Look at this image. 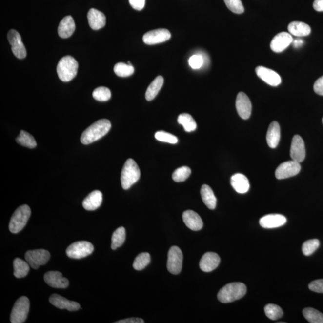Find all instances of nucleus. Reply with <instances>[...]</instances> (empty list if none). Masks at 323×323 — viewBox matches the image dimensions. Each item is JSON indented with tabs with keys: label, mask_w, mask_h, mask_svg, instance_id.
<instances>
[{
	"label": "nucleus",
	"mask_w": 323,
	"mask_h": 323,
	"mask_svg": "<svg viewBox=\"0 0 323 323\" xmlns=\"http://www.w3.org/2000/svg\"><path fill=\"white\" fill-rule=\"evenodd\" d=\"M111 127L112 124L107 119H100L95 121L82 133L81 142L84 145H87L97 141L109 132Z\"/></svg>",
	"instance_id": "1"
},
{
	"label": "nucleus",
	"mask_w": 323,
	"mask_h": 323,
	"mask_svg": "<svg viewBox=\"0 0 323 323\" xmlns=\"http://www.w3.org/2000/svg\"><path fill=\"white\" fill-rule=\"evenodd\" d=\"M247 287L242 283H231L220 290L218 298L222 303H227L239 300L245 296Z\"/></svg>",
	"instance_id": "2"
},
{
	"label": "nucleus",
	"mask_w": 323,
	"mask_h": 323,
	"mask_svg": "<svg viewBox=\"0 0 323 323\" xmlns=\"http://www.w3.org/2000/svg\"><path fill=\"white\" fill-rule=\"evenodd\" d=\"M141 173L137 163L132 159H128L124 164L121 173V186L128 190L139 181Z\"/></svg>",
	"instance_id": "3"
},
{
	"label": "nucleus",
	"mask_w": 323,
	"mask_h": 323,
	"mask_svg": "<svg viewBox=\"0 0 323 323\" xmlns=\"http://www.w3.org/2000/svg\"><path fill=\"white\" fill-rule=\"evenodd\" d=\"M78 62L72 57L66 56L60 60L57 65V73L61 81L68 82L72 81L78 73Z\"/></svg>",
	"instance_id": "4"
},
{
	"label": "nucleus",
	"mask_w": 323,
	"mask_h": 323,
	"mask_svg": "<svg viewBox=\"0 0 323 323\" xmlns=\"http://www.w3.org/2000/svg\"><path fill=\"white\" fill-rule=\"evenodd\" d=\"M31 211L27 205L18 207L13 213L9 223V230L12 234H18L26 226L30 219Z\"/></svg>",
	"instance_id": "5"
},
{
	"label": "nucleus",
	"mask_w": 323,
	"mask_h": 323,
	"mask_svg": "<svg viewBox=\"0 0 323 323\" xmlns=\"http://www.w3.org/2000/svg\"><path fill=\"white\" fill-rule=\"evenodd\" d=\"M30 303L27 297L22 296L16 302L10 315L12 323H22L27 319Z\"/></svg>",
	"instance_id": "6"
},
{
	"label": "nucleus",
	"mask_w": 323,
	"mask_h": 323,
	"mask_svg": "<svg viewBox=\"0 0 323 323\" xmlns=\"http://www.w3.org/2000/svg\"><path fill=\"white\" fill-rule=\"evenodd\" d=\"M94 250V245L86 241L74 242L66 250V254L69 258L80 259L91 255Z\"/></svg>",
	"instance_id": "7"
},
{
	"label": "nucleus",
	"mask_w": 323,
	"mask_h": 323,
	"mask_svg": "<svg viewBox=\"0 0 323 323\" xmlns=\"http://www.w3.org/2000/svg\"><path fill=\"white\" fill-rule=\"evenodd\" d=\"M25 258L32 268L38 269L40 266L47 263L50 258V254L44 249H38L28 251Z\"/></svg>",
	"instance_id": "8"
},
{
	"label": "nucleus",
	"mask_w": 323,
	"mask_h": 323,
	"mask_svg": "<svg viewBox=\"0 0 323 323\" xmlns=\"http://www.w3.org/2000/svg\"><path fill=\"white\" fill-rule=\"evenodd\" d=\"M183 256L181 248L173 246L169 249L168 254L167 269L172 274L181 273L182 266Z\"/></svg>",
	"instance_id": "9"
},
{
	"label": "nucleus",
	"mask_w": 323,
	"mask_h": 323,
	"mask_svg": "<svg viewBox=\"0 0 323 323\" xmlns=\"http://www.w3.org/2000/svg\"><path fill=\"white\" fill-rule=\"evenodd\" d=\"M300 163L295 161H286L279 166L275 171V177L279 180L290 178L301 171Z\"/></svg>",
	"instance_id": "10"
},
{
	"label": "nucleus",
	"mask_w": 323,
	"mask_h": 323,
	"mask_svg": "<svg viewBox=\"0 0 323 323\" xmlns=\"http://www.w3.org/2000/svg\"><path fill=\"white\" fill-rule=\"evenodd\" d=\"M7 38L15 56L18 59H24L26 56V50L20 33L15 30H10L7 34Z\"/></svg>",
	"instance_id": "11"
},
{
	"label": "nucleus",
	"mask_w": 323,
	"mask_h": 323,
	"mask_svg": "<svg viewBox=\"0 0 323 323\" xmlns=\"http://www.w3.org/2000/svg\"><path fill=\"white\" fill-rule=\"evenodd\" d=\"M171 34L166 29H157L150 31L143 36L144 43L148 45H154L163 43L170 39Z\"/></svg>",
	"instance_id": "12"
},
{
	"label": "nucleus",
	"mask_w": 323,
	"mask_h": 323,
	"mask_svg": "<svg viewBox=\"0 0 323 323\" xmlns=\"http://www.w3.org/2000/svg\"><path fill=\"white\" fill-rule=\"evenodd\" d=\"M306 156L305 146L301 136L296 135L292 139L290 148V157L292 160L303 162Z\"/></svg>",
	"instance_id": "13"
},
{
	"label": "nucleus",
	"mask_w": 323,
	"mask_h": 323,
	"mask_svg": "<svg viewBox=\"0 0 323 323\" xmlns=\"http://www.w3.org/2000/svg\"><path fill=\"white\" fill-rule=\"evenodd\" d=\"M256 73L259 78L272 86H279L282 83L279 74L271 69L259 66L256 68Z\"/></svg>",
	"instance_id": "14"
},
{
	"label": "nucleus",
	"mask_w": 323,
	"mask_h": 323,
	"mask_svg": "<svg viewBox=\"0 0 323 323\" xmlns=\"http://www.w3.org/2000/svg\"><path fill=\"white\" fill-rule=\"evenodd\" d=\"M293 43V38L290 33L282 32L278 34L272 39L271 43V49L272 51L277 53L282 52L287 48Z\"/></svg>",
	"instance_id": "15"
},
{
	"label": "nucleus",
	"mask_w": 323,
	"mask_h": 323,
	"mask_svg": "<svg viewBox=\"0 0 323 323\" xmlns=\"http://www.w3.org/2000/svg\"><path fill=\"white\" fill-rule=\"evenodd\" d=\"M236 108L238 115L243 119L250 117L252 105L247 95L243 92H240L236 99Z\"/></svg>",
	"instance_id": "16"
},
{
	"label": "nucleus",
	"mask_w": 323,
	"mask_h": 323,
	"mask_svg": "<svg viewBox=\"0 0 323 323\" xmlns=\"http://www.w3.org/2000/svg\"><path fill=\"white\" fill-rule=\"evenodd\" d=\"M44 282L47 285L53 288H66L68 287L69 281L62 277L61 272L58 271H49L45 274Z\"/></svg>",
	"instance_id": "17"
},
{
	"label": "nucleus",
	"mask_w": 323,
	"mask_h": 323,
	"mask_svg": "<svg viewBox=\"0 0 323 323\" xmlns=\"http://www.w3.org/2000/svg\"><path fill=\"white\" fill-rule=\"evenodd\" d=\"M49 302L53 305L61 309H65L68 311H75L81 309L80 304L75 301H69L57 294L50 296Z\"/></svg>",
	"instance_id": "18"
},
{
	"label": "nucleus",
	"mask_w": 323,
	"mask_h": 323,
	"mask_svg": "<svg viewBox=\"0 0 323 323\" xmlns=\"http://www.w3.org/2000/svg\"><path fill=\"white\" fill-rule=\"evenodd\" d=\"M221 262V258L218 254L208 252L204 254L200 262V267L202 271L210 272L218 267Z\"/></svg>",
	"instance_id": "19"
},
{
	"label": "nucleus",
	"mask_w": 323,
	"mask_h": 323,
	"mask_svg": "<svg viewBox=\"0 0 323 323\" xmlns=\"http://www.w3.org/2000/svg\"><path fill=\"white\" fill-rule=\"evenodd\" d=\"M287 219L282 214H268L262 218L259 221L261 226L265 229L277 228L284 225Z\"/></svg>",
	"instance_id": "20"
},
{
	"label": "nucleus",
	"mask_w": 323,
	"mask_h": 323,
	"mask_svg": "<svg viewBox=\"0 0 323 323\" xmlns=\"http://www.w3.org/2000/svg\"><path fill=\"white\" fill-rule=\"evenodd\" d=\"M182 220L188 228L195 231L202 229L203 222L199 214L192 210H187L182 214Z\"/></svg>",
	"instance_id": "21"
},
{
	"label": "nucleus",
	"mask_w": 323,
	"mask_h": 323,
	"mask_svg": "<svg viewBox=\"0 0 323 323\" xmlns=\"http://www.w3.org/2000/svg\"><path fill=\"white\" fill-rule=\"evenodd\" d=\"M87 19L90 26L94 30H99L104 27L106 23V18L104 13L95 9L89 10L87 13Z\"/></svg>",
	"instance_id": "22"
},
{
	"label": "nucleus",
	"mask_w": 323,
	"mask_h": 323,
	"mask_svg": "<svg viewBox=\"0 0 323 323\" xmlns=\"http://www.w3.org/2000/svg\"><path fill=\"white\" fill-rule=\"evenodd\" d=\"M76 29L75 20L71 16H67L61 21L58 33L60 38L67 39L73 35Z\"/></svg>",
	"instance_id": "23"
},
{
	"label": "nucleus",
	"mask_w": 323,
	"mask_h": 323,
	"mask_svg": "<svg viewBox=\"0 0 323 323\" xmlns=\"http://www.w3.org/2000/svg\"><path fill=\"white\" fill-rule=\"evenodd\" d=\"M102 193L99 190H94L83 201V206L86 210L94 211L99 208L102 202Z\"/></svg>",
	"instance_id": "24"
},
{
	"label": "nucleus",
	"mask_w": 323,
	"mask_h": 323,
	"mask_svg": "<svg viewBox=\"0 0 323 323\" xmlns=\"http://www.w3.org/2000/svg\"><path fill=\"white\" fill-rule=\"evenodd\" d=\"M230 184L238 193H247L250 189V182L248 179L244 175L242 174H235L230 179Z\"/></svg>",
	"instance_id": "25"
},
{
	"label": "nucleus",
	"mask_w": 323,
	"mask_h": 323,
	"mask_svg": "<svg viewBox=\"0 0 323 323\" xmlns=\"http://www.w3.org/2000/svg\"><path fill=\"white\" fill-rule=\"evenodd\" d=\"M281 136L280 126L277 121L270 124L266 134V141L269 147L274 149L279 144Z\"/></svg>",
	"instance_id": "26"
},
{
	"label": "nucleus",
	"mask_w": 323,
	"mask_h": 323,
	"mask_svg": "<svg viewBox=\"0 0 323 323\" xmlns=\"http://www.w3.org/2000/svg\"><path fill=\"white\" fill-rule=\"evenodd\" d=\"M288 30L291 35L299 38L308 36L311 32L310 26L305 23L298 21L291 22L288 26Z\"/></svg>",
	"instance_id": "27"
},
{
	"label": "nucleus",
	"mask_w": 323,
	"mask_h": 323,
	"mask_svg": "<svg viewBox=\"0 0 323 323\" xmlns=\"http://www.w3.org/2000/svg\"><path fill=\"white\" fill-rule=\"evenodd\" d=\"M201 198L203 203L210 210H214L217 204V199L213 190L208 185H203L201 189Z\"/></svg>",
	"instance_id": "28"
},
{
	"label": "nucleus",
	"mask_w": 323,
	"mask_h": 323,
	"mask_svg": "<svg viewBox=\"0 0 323 323\" xmlns=\"http://www.w3.org/2000/svg\"><path fill=\"white\" fill-rule=\"evenodd\" d=\"M163 78L162 76H159L156 78L152 83H151L147 89L145 93V99L147 101H152L155 99L160 91L163 84Z\"/></svg>",
	"instance_id": "29"
},
{
	"label": "nucleus",
	"mask_w": 323,
	"mask_h": 323,
	"mask_svg": "<svg viewBox=\"0 0 323 323\" xmlns=\"http://www.w3.org/2000/svg\"><path fill=\"white\" fill-rule=\"evenodd\" d=\"M30 266L27 262L20 258H16L13 261V268H14L13 274L18 279L25 277L30 271Z\"/></svg>",
	"instance_id": "30"
},
{
	"label": "nucleus",
	"mask_w": 323,
	"mask_h": 323,
	"mask_svg": "<svg viewBox=\"0 0 323 323\" xmlns=\"http://www.w3.org/2000/svg\"><path fill=\"white\" fill-rule=\"evenodd\" d=\"M177 121L182 124L184 130L187 132H193L197 129V123L192 116L188 113H182L179 116Z\"/></svg>",
	"instance_id": "31"
},
{
	"label": "nucleus",
	"mask_w": 323,
	"mask_h": 323,
	"mask_svg": "<svg viewBox=\"0 0 323 323\" xmlns=\"http://www.w3.org/2000/svg\"><path fill=\"white\" fill-rule=\"evenodd\" d=\"M16 141L18 144L30 149H34L37 146L35 139L30 134L25 131H20L19 136L17 137Z\"/></svg>",
	"instance_id": "32"
},
{
	"label": "nucleus",
	"mask_w": 323,
	"mask_h": 323,
	"mask_svg": "<svg viewBox=\"0 0 323 323\" xmlns=\"http://www.w3.org/2000/svg\"><path fill=\"white\" fill-rule=\"evenodd\" d=\"M126 239V230L123 227H119L114 232L112 238V248L116 250L123 244Z\"/></svg>",
	"instance_id": "33"
},
{
	"label": "nucleus",
	"mask_w": 323,
	"mask_h": 323,
	"mask_svg": "<svg viewBox=\"0 0 323 323\" xmlns=\"http://www.w3.org/2000/svg\"><path fill=\"white\" fill-rule=\"evenodd\" d=\"M306 320L311 323H323V314L314 308H307L303 310Z\"/></svg>",
	"instance_id": "34"
},
{
	"label": "nucleus",
	"mask_w": 323,
	"mask_h": 323,
	"mask_svg": "<svg viewBox=\"0 0 323 323\" xmlns=\"http://www.w3.org/2000/svg\"><path fill=\"white\" fill-rule=\"evenodd\" d=\"M114 71L118 76L121 77V78H126L134 73V68L132 65L119 62L115 65L114 67Z\"/></svg>",
	"instance_id": "35"
},
{
	"label": "nucleus",
	"mask_w": 323,
	"mask_h": 323,
	"mask_svg": "<svg viewBox=\"0 0 323 323\" xmlns=\"http://www.w3.org/2000/svg\"><path fill=\"white\" fill-rule=\"evenodd\" d=\"M266 316L272 320H277L283 316L282 309L279 306L274 304H268L264 307Z\"/></svg>",
	"instance_id": "36"
},
{
	"label": "nucleus",
	"mask_w": 323,
	"mask_h": 323,
	"mask_svg": "<svg viewBox=\"0 0 323 323\" xmlns=\"http://www.w3.org/2000/svg\"><path fill=\"white\" fill-rule=\"evenodd\" d=\"M151 258L149 253H141L135 259L133 267L137 271L144 269L150 263Z\"/></svg>",
	"instance_id": "37"
},
{
	"label": "nucleus",
	"mask_w": 323,
	"mask_h": 323,
	"mask_svg": "<svg viewBox=\"0 0 323 323\" xmlns=\"http://www.w3.org/2000/svg\"><path fill=\"white\" fill-rule=\"evenodd\" d=\"M92 96L99 101L104 102L110 99L112 94L107 87H99L94 90Z\"/></svg>",
	"instance_id": "38"
},
{
	"label": "nucleus",
	"mask_w": 323,
	"mask_h": 323,
	"mask_svg": "<svg viewBox=\"0 0 323 323\" xmlns=\"http://www.w3.org/2000/svg\"><path fill=\"white\" fill-rule=\"evenodd\" d=\"M191 174V169L188 166H182L177 169L173 174V179L176 182H182L190 176Z\"/></svg>",
	"instance_id": "39"
},
{
	"label": "nucleus",
	"mask_w": 323,
	"mask_h": 323,
	"mask_svg": "<svg viewBox=\"0 0 323 323\" xmlns=\"http://www.w3.org/2000/svg\"><path fill=\"white\" fill-rule=\"evenodd\" d=\"M320 246L319 240L313 239L306 241L303 245V252L304 255L308 256L312 255Z\"/></svg>",
	"instance_id": "40"
},
{
	"label": "nucleus",
	"mask_w": 323,
	"mask_h": 323,
	"mask_svg": "<svg viewBox=\"0 0 323 323\" xmlns=\"http://www.w3.org/2000/svg\"><path fill=\"white\" fill-rule=\"evenodd\" d=\"M155 139L158 141L170 143V144H177L178 142V139L174 135L169 134L165 131H158L156 132Z\"/></svg>",
	"instance_id": "41"
},
{
	"label": "nucleus",
	"mask_w": 323,
	"mask_h": 323,
	"mask_svg": "<svg viewBox=\"0 0 323 323\" xmlns=\"http://www.w3.org/2000/svg\"><path fill=\"white\" fill-rule=\"evenodd\" d=\"M225 4L233 13L242 14L244 12V7L241 0H224Z\"/></svg>",
	"instance_id": "42"
},
{
	"label": "nucleus",
	"mask_w": 323,
	"mask_h": 323,
	"mask_svg": "<svg viewBox=\"0 0 323 323\" xmlns=\"http://www.w3.org/2000/svg\"><path fill=\"white\" fill-rule=\"evenodd\" d=\"M189 63L192 68L197 70L202 67L204 63V58L202 55L196 54L189 58Z\"/></svg>",
	"instance_id": "43"
},
{
	"label": "nucleus",
	"mask_w": 323,
	"mask_h": 323,
	"mask_svg": "<svg viewBox=\"0 0 323 323\" xmlns=\"http://www.w3.org/2000/svg\"><path fill=\"white\" fill-rule=\"evenodd\" d=\"M309 288L312 292L323 293V279L315 280L309 284Z\"/></svg>",
	"instance_id": "44"
},
{
	"label": "nucleus",
	"mask_w": 323,
	"mask_h": 323,
	"mask_svg": "<svg viewBox=\"0 0 323 323\" xmlns=\"http://www.w3.org/2000/svg\"><path fill=\"white\" fill-rule=\"evenodd\" d=\"M129 1L133 9L139 10V11L144 9L145 0H129Z\"/></svg>",
	"instance_id": "45"
},
{
	"label": "nucleus",
	"mask_w": 323,
	"mask_h": 323,
	"mask_svg": "<svg viewBox=\"0 0 323 323\" xmlns=\"http://www.w3.org/2000/svg\"><path fill=\"white\" fill-rule=\"evenodd\" d=\"M314 90L316 94L323 96V76L315 82Z\"/></svg>",
	"instance_id": "46"
},
{
	"label": "nucleus",
	"mask_w": 323,
	"mask_h": 323,
	"mask_svg": "<svg viewBox=\"0 0 323 323\" xmlns=\"http://www.w3.org/2000/svg\"><path fill=\"white\" fill-rule=\"evenodd\" d=\"M144 320L140 318H129L119 321L116 322L115 323H144Z\"/></svg>",
	"instance_id": "47"
},
{
	"label": "nucleus",
	"mask_w": 323,
	"mask_h": 323,
	"mask_svg": "<svg viewBox=\"0 0 323 323\" xmlns=\"http://www.w3.org/2000/svg\"><path fill=\"white\" fill-rule=\"evenodd\" d=\"M314 9L317 12H323V0H315Z\"/></svg>",
	"instance_id": "48"
},
{
	"label": "nucleus",
	"mask_w": 323,
	"mask_h": 323,
	"mask_svg": "<svg viewBox=\"0 0 323 323\" xmlns=\"http://www.w3.org/2000/svg\"><path fill=\"white\" fill-rule=\"evenodd\" d=\"M303 43V40H302L301 39H297L293 42V46L296 47V48H298V47H301Z\"/></svg>",
	"instance_id": "49"
},
{
	"label": "nucleus",
	"mask_w": 323,
	"mask_h": 323,
	"mask_svg": "<svg viewBox=\"0 0 323 323\" xmlns=\"http://www.w3.org/2000/svg\"><path fill=\"white\" fill-rule=\"evenodd\" d=\"M322 121H323V119H322Z\"/></svg>",
	"instance_id": "50"
}]
</instances>
